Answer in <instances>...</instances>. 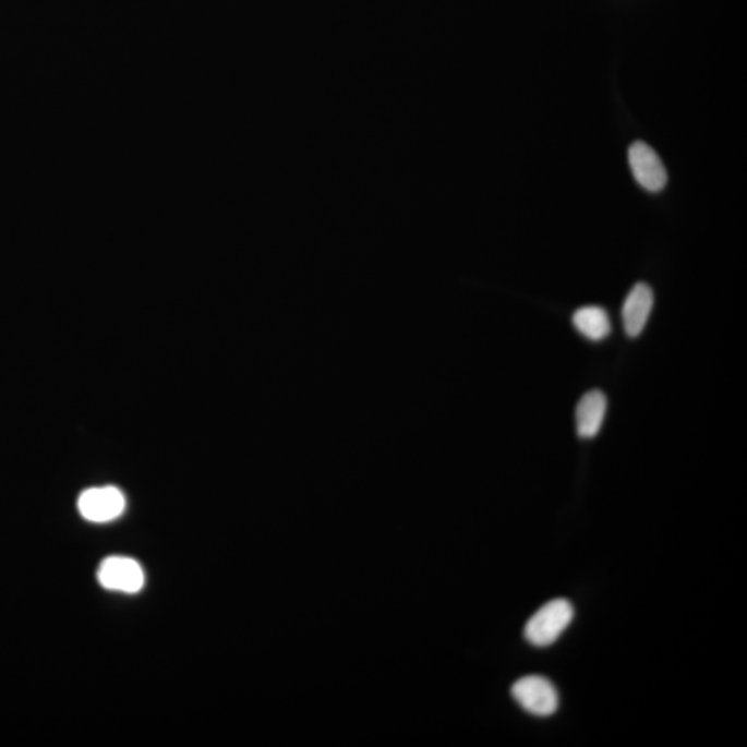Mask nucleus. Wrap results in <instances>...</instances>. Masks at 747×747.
<instances>
[{
	"instance_id": "20e7f679",
	"label": "nucleus",
	"mask_w": 747,
	"mask_h": 747,
	"mask_svg": "<svg viewBox=\"0 0 747 747\" xmlns=\"http://www.w3.org/2000/svg\"><path fill=\"white\" fill-rule=\"evenodd\" d=\"M79 508L91 522H110L125 509V497L112 486L89 489L81 494Z\"/></svg>"
},
{
	"instance_id": "f03ea898",
	"label": "nucleus",
	"mask_w": 747,
	"mask_h": 747,
	"mask_svg": "<svg viewBox=\"0 0 747 747\" xmlns=\"http://www.w3.org/2000/svg\"><path fill=\"white\" fill-rule=\"evenodd\" d=\"M511 694L515 700L528 713L538 718H550L558 709V692L547 678L527 676L513 685Z\"/></svg>"
},
{
	"instance_id": "6e6552de",
	"label": "nucleus",
	"mask_w": 747,
	"mask_h": 747,
	"mask_svg": "<svg viewBox=\"0 0 747 747\" xmlns=\"http://www.w3.org/2000/svg\"><path fill=\"white\" fill-rule=\"evenodd\" d=\"M574 326L592 342L604 341L612 332L610 314L601 306H583L574 314Z\"/></svg>"
},
{
	"instance_id": "0eeeda50",
	"label": "nucleus",
	"mask_w": 747,
	"mask_h": 747,
	"mask_svg": "<svg viewBox=\"0 0 747 747\" xmlns=\"http://www.w3.org/2000/svg\"><path fill=\"white\" fill-rule=\"evenodd\" d=\"M606 409L607 400L604 391L598 389L587 391L576 407L577 435L583 439H592L600 434Z\"/></svg>"
},
{
	"instance_id": "39448f33",
	"label": "nucleus",
	"mask_w": 747,
	"mask_h": 747,
	"mask_svg": "<svg viewBox=\"0 0 747 747\" xmlns=\"http://www.w3.org/2000/svg\"><path fill=\"white\" fill-rule=\"evenodd\" d=\"M99 581L108 590L133 594L142 590L144 575L136 561L123 558V556H111L100 566Z\"/></svg>"
},
{
	"instance_id": "7ed1b4c3",
	"label": "nucleus",
	"mask_w": 747,
	"mask_h": 747,
	"mask_svg": "<svg viewBox=\"0 0 747 747\" xmlns=\"http://www.w3.org/2000/svg\"><path fill=\"white\" fill-rule=\"evenodd\" d=\"M628 162H630L634 179L647 192H662L667 184L666 168L658 156L655 149L647 143L636 142L628 149Z\"/></svg>"
},
{
	"instance_id": "f257e3e1",
	"label": "nucleus",
	"mask_w": 747,
	"mask_h": 747,
	"mask_svg": "<svg viewBox=\"0 0 747 747\" xmlns=\"http://www.w3.org/2000/svg\"><path fill=\"white\" fill-rule=\"evenodd\" d=\"M575 611L568 600L558 598L541 606L525 626V637L534 647H549L570 625Z\"/></svg>"
},
{
	"instance_id": "423d86ee",
	"label": "nucleus",
	"mask_w": 747,
	"mask_h": 747,
	"mask_svg": "<svg viewBox=\"0 0 747 747\" xmlns=\"http://www.w3.org/2000/svg\"><path fill=\"white\" fill-rule=\"evenodd\" d=\"M653 302L652 288L646 282H638L628 292L622 308L623 327L627 337L637 338L646 328L648 318L651 316Z\"/></svg>"
}]
</instances>
